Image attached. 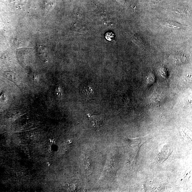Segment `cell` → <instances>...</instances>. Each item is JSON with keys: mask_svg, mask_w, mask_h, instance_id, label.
<instances>
[{"mask_svg": "<svg viewBox=\"0 0 192 192\" xmlns=\"http://www.w3.org/2000/svg\"><path fill=\"white\" fill-rule=\"evenodd\" d=\"M149 139V136H148L134 139H129V147L131 150L132 154L131 156L133 163L136 164L141 147Z\"/></svg>", "mask_w": 192, "mask_h": 192, "instance_id": "cell-1", "label": "cell"}, {"mask_svg": "<svg viewBox=\"0 0 192 192\" xmlns=\"http://www.w3.org/2000/svg\"><path fill=\"white\" fill-rule=\"evenodd\" d=\"M38 53L41 59L45 61L47 57V50L46 47L40 46L38 47Z\"/></svg>", "mask_w": 192, "mask_h": 192, "instance_id": "cell-3", "label": "cell"}, {"mask_svg": "<svg viewBox=\"0 0 192 192\" xmlns=\"http://www.w3.org/2000/svg\"><path fill=\"white\" fill-rule=\"evenodd\" d=\"M5 77L10 81L16 83L18 81L17 76L15 73L8 72L5 74Z\"/></svg>", "mask_w": 192, "mask_h": 192, "instance_id": "cell-4", "label": "cell"}, {"mask_svg": "<svg viewBox=\"0 0 192 192\" xmlns=\"http://www.w3.org/2000/svg\"><path fill=\"white\" fill-rule=\"evenodd\" d=\"M114 38V34L112 32H108L106 35V38L108 41H111Z\"/></svg>", "mask_w": 192, "mask_h": 192, "instance_id": "cell-7", "label": "cell"}, {"mask_svg": "<svg viewBox=\"0 0 192 192\" xmlns=\"http://www.w3.org/2000/svg\"><path fill=\"white\" fill-rule=\"evenodd\" d=\"M8 99L5 93H2L0 94V109L7 105Z\"/></svg>", "mask_w": 192, "mask_h": 192, "instance_id": "cell-5", "label": "cell"}, {"mask_svg": "<svg viewBox=\"0 0 192 192\" xmlns=\"http://www.w3.org/2000/svg\"><path fill=\"white\" fill-rule=\"evenodd\" d=\"M55 95L57 99H61L62 97V91L59 86L56 88L55 90Z\"/></svg>", "mask_w": 192, "mask_h": 192, "instance_id": "cell-6", "label": "cell"}, {"mask_svg": "<svg viewBox=\"0 0 192 192\" xmlns=\"http://www.w3.org/2000/svg\"><path fill=\"white\" fill-rule=\"evenodd\" d=\"M89 120L91 123L92 127L97 131H99L103 125L104 119L99 116L92 115L89 116Z\"/></svg>", "mask_w": 192, "mask_h": 192, "instance_id": "cell-2", "label": "cell"}]
</instances>
